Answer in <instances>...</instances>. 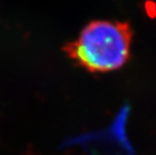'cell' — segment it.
<instances>
[{
    "label": "cell",
    "mask_w": 156,
    "mask_h": 155,
    "mask_svg": "<svg viewBox=\"0 0 156 155\" xmlns=\"http://www.w3.org/2000/svg\"><path fill=\"white\" fill-rule=\"evenodd\" d=\"M132 37L128 23L94 21L64 51L89 72L107 73L122 68L129 60Z\"/></svg>",
    "instance_id": "obj_1"
}]
</instances>
